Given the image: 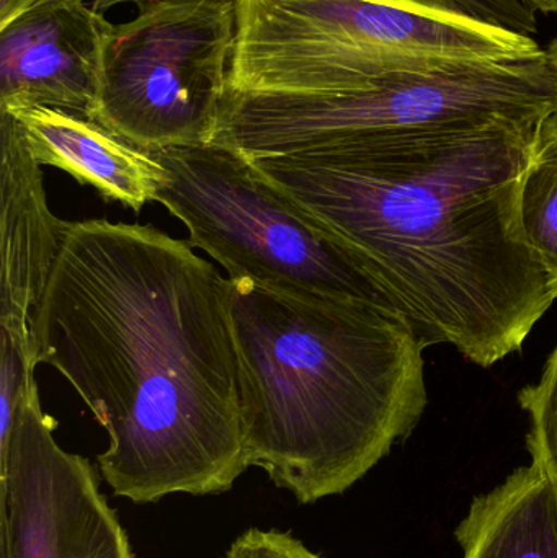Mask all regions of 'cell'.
Instances as JSON below:
<instances>
[{"mask_svg":"<svg viewBox=\"0 0 557 558\" xmlns=\"http://www.w3.org/2000/svg\"><path fill=\"white\" fill-rule=\"evenodd\" d=\"M111 26L84 0H51L0 28V108L46 107L92 121Z\"/></svg>","mask_w":557,"mask_h":558,"instance_id":"9c48e42d","label":"cell"},{"mask_svg":"<svg viewBox=\"0 0 557 558\" xmlns=\"http://www.w3.org/2000/svg\"><path fill=\"white\" fill-rule=\"evenodd\" d=\"M105 38L92 121L146 153L215 137L238 29L235 0H144Z\"/></svg>","mask_w":557,"mask_h":558,"instance_id":"52a82bcc","label":"cell"},{"mask_svg":"<svg viewBox=\"0 0 557 558\" xmlns=\"http://www.w3.org/2000/svg\"><path fill=\"white\" fill-rule=\"evenodd\" d=\"M229 284L249 465L301 505L342 495L424 415L427 344L379 302Z\"/></svg>","mask_w":557,"mask_h":558,"instance_id":"3957f363","label":"cell"},{"mask_svg":"<svg viewBox=\"0 0 557 558\" xmlns=\"http://www.w3.org/2000/svg\"><path fill=\"white\" fill-rule=\"evenodd\" d=\"M461 558H557V487L532 461L474 498L457 527Z\"/></svg>","mask_w":557,"mask_h":558,"instance_id":"7c38bea8","label":"cell"},{"mask_svg":"<svg viewBox=\"0 0 557 558\" xmlns=\"http://www.w3.org/2000/svg\"><path fill=\"white\" fill-rule=\"evenodd\" d=\"M153 156L166 170L156 202L186 226L189 244L211 255L228 278L391 307L342 242L238 150L209 143Z\"/></svg>","mask_w":557,"mask_h":558,"instance_id":"5b68a950","label":"cell"},{"mask_svg":"<svg viewBox=\"0 0 557 558\" xmlns=\"http://www.w3.org/2000/svg\"><path fill=\"white\" fill-rule=\"evenodd\" d=\"M45 2H51V0H0V28L9 25L12 20L25 13L26 10Z\"/></svg>","mask_w":557,"mask_h":558,"instance_id":"e0dca14e","label":"cell"},{"mask_svg":"<svg viewBox=\"0 0 557 558\" xmlns=\"http://www.w3.org/2000/svg\"><path fill=\"white\" fill-rule=\"evenodd\" d=\"M0 347V439H5L19 410L26 373L36 367L19 353L9 338L2 337Z\"/></svg>","mask_w":557,"mask_h":558,"instance_id":"2e32d148","label":"cell"},{"mask_svg":"<svg viewBox=\"0 0 557 558\" xmlns=\"http://www.w3.org/2000/svg\"><path fill=\"white\" fill-rule=\"evenodd\" d=\"M226 558H320L290 533L258 527L242 533L229 547Z\"/></svg>","mask_w":557,"mask_h":558,"instance_id":"9a60e30c","label":"cell"},{"mask_svg":"<svg viewBox=\"0 0 557 558\" xmlns=\"http://www.w3.org/2000/svg\"><path fill=\"white\" fill-rule=\"evenodd\" d=\"M226 88L314 94L373 52L473 61L545 56L535 38L386 0H235Z\"/></svg>","mask_w":557,"mask_h":558,"instance_id":"8992f818","label":"cell"},{"mask_svg":"<svg viewBox=\"0 0 557 558\" xmlns=\"http://www.w3.org/2000/svg\"><path fill=\"white\" fill-rule=\"evenodd\" d=\"M557 111L546 54L473 61L401 52L352 87L323 94H249L226 88L213 144L247 159L337 144Z\"/></svg>","mask_w":557,"mask_h":558,"instance_id":"277c9868","label":"cell"},{"mask_svg":"<svg viewBox=\"0 0 557 558\" xmlns=\"http://www.w3.org/2000/svg\"><path fill=\"white\" fill-rule=\"evenodd\" d=\"M56 428L29 369L0 439V558H134L94 465L64 451Z\"/></svg>","mask_w":557,"mask_h":558,"instance_id":"ba28073f","label":"cell"},{"mask_svg":"<svg viewBox=\"0 0 557 558\" xmlns=\"http://www.w3.org/2000/svg\"><path fill=\"white\" fill-rule=\"evenodd\" d=\"M542 120L249 160L342 242L427 347L451 344L491 367L522 350L557 299L520 221Z\"/></svg>","mask_w":557,"mask_h":558,"instance_id":"7a4b0ae2","label":"cell"},{"mask_svg":"<svg viewBox=\"0 0 557 558\" xmlns=\"http://www.w3.org/2000/svg\"><path fill=\"white\" fill-rule=\"evenodd\" d=\"M533 10H542L546 13H557V0H520Z\"/></svg>","mask_w":557,"mask_h":558,"instance_id":"d6986e66","label":"cell"},{"mask_svg":"<svg viewBox=\"0 0 557 558\" xmlns=\"http://www.w3.org/2000/svg\"><path fill=\"white\" fill-rule=\"evenodd\" d=\"M520 221L557 295V111L536 128L520 193Z\"/></svg>","mask_w":557,"mask_h":558,"instance_id":"4fadbf2b","label":"cell"},{"mask_svg":"<svg viewBox=\"0 0 557 558\" xmlns=\"http://www.w3.org/2000/svg\"><path fill=\"white\" fill-rule=\"evenodd\" d=\"M546 65H548L549 77H552L553 88H555L557 104V38L549 43L545 49Z\"/></svg>","mask_w":557,"mask_h":558,"instance_id":"ac0fdd59","label":"cell"},{"mask_svg":"<svg viewBox=\"0 0 557 558\" xmlns=\"http://www.w3.org/2000/svg\"><path fill=\"white\" fill-rule=\"evenodd\" d=\"M2 110V108H0ZM39 166L64 170L105 199L140 213L156 202L166 170L153 154L131 146L95 121L46 107L12 108Z\"/></svg>","mask_w":557,"mask_h":558,"instance_id":"8fae6325","label":"cell"},{"mask_svg":"<svg viewBox=\"0 0 557 558\" xmlns=\"http://www.w3.org/2000/svg\"><path fill=\"white\" fill-rule=\"evenodd\" d=\"M32 344L107 429L97 461L117 497L225 494L251 468L231 284L189 242L68 222Z\"/></svg>","mask_w":557,"mask_h":558,"instance_id":"6da1fadb","label":"cell"},{"mask_svg":"<svg viewBox=\"0 0 557 558\" xmlns=\"http://www.w3.org/2000/svg\"><path fill=\"white\" fill-rule=\"evenodd\" d=\"M0 327L32 366V317L51 277L68 222L49 211L41 166L25 131L0 110Z\"/></svg>","mask_w":557,"mask_h":558,"instance_id":"30bf717a","label":"cell"},{"mask_svg":"<svg viewBox=\"0 0 557 558\" xmlns=\"http://www.w3.org/2000/svg\"><path fill=\"white\" fill-rule=\"evenodd\" d=\"M522 409L529 413V451L557 487V347L546 361L538 383L523 387L519 393Z\"/></svg>","mask_w":557,"mask_h":558,"instance_id":"5bb4252c","label":"cell"}]
</instances>
